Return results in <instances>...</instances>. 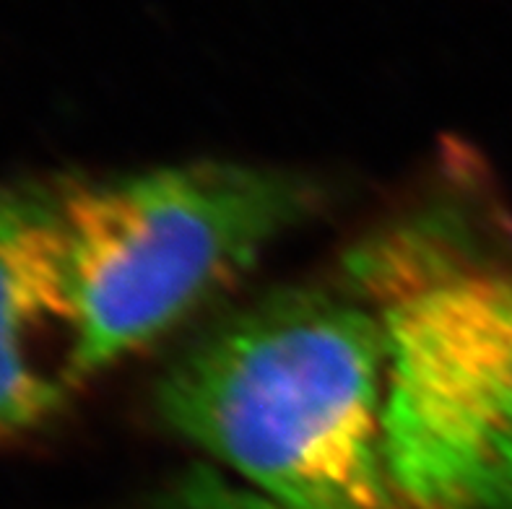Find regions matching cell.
<instances>
[{
	"label": "cell",
	"instance_id": "1",
	"mask_svg": "<svg viewBox=\"0 0 512 509\" xmlns=\"http://www.w3.org/2000/svg\"><path fill=\"white\" fill-rule=\"evenodd\" d=\"M383 320L362 291H273L195 338L156 385L216 468L188 509H406L385 442Z\"/></svg>",
	"mask_w": 512,
	"mask_h": 509
},
{
	"label": "cell",
	"instance_id": "4",
	"mask_svg": "<svg viewBox=\"0 0 512 509\" xmlns=\"http://www.w3.org/2000/svg\"><path fill=\"white\" fill-rule=\"evenodd\" d=\"M94 374L63 187L0 190V445L45 424Z\"/></svg>",
	"mask_w": 512,
	"mask_h": 509
},
{
	"label": "cell",
	"instance_id": "2",
	"mask_svg": "<svg viewBox=\"0 0 512 509\" xmlns=\"http://www.w3.org/2000/svg\"><path fill=\"white\" fill-rule=\"evenodd\" d=\"M346 276L383 320L406 509H512V265L427 216L351 252Z\"/></svg>",
	"mask_w": 512,
	"mask_h": 509
},
{
	"label": "cell",
	"instance_id": "3",
	"mask_svg": "<svg viewBox=\"0 0 512 509\" xmlns=\"http://www.w3.org/2000/svg\"><path fill=\"white\" fill-rule=\"evenodd\" d=\"M302 172L190 162L63 187L94 372L136 354L240 281L323 206Z\"/></svg>",
	"mask_w": 512,
	"mask_h": 509
}]
</instances>
